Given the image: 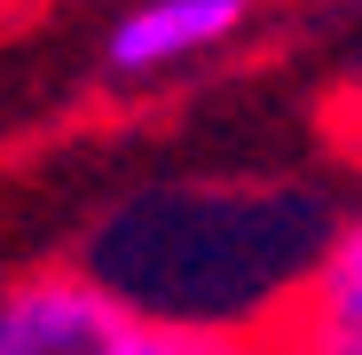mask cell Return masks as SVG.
Instances as JSON below:
<instances>
[{
	"label": "cell",
	"instance_id": "cell-1",
	"mask_svg": "<svg viewBox=\"0 0 362 355\" xmlns=\"http://www.w3.org/2000/svg\"><path fill=\"white\" fill-rule=\"evenodd\" d=\"M0 355H245L236 332L181 324L127 300L95 269H24L0 276Z\"/></svg>",
	"mask_w": 362,
	"mask_h": 355
},
{
	"label": "cell",
	"instance_id": "cell-2",
	"mask_svg": "<svg viewBox=\"0 0 362 355\" xmlns=\"http://www.w3.org/2000/svg\"><path fill=\"white\" fill-rule=\"evenodd\" d=\"M245 24H252V0H134L103 32V72L127 87L173 79V72L205 64V55H221Z\"/></svg>",
	"mask_w": 362,
	"mask_h": 355
},
{
	"label": "cell",
	"instance_id": "cell-3",
	"mask_svg": "<svg viewBox=\"0 0 362 355\" xmlns=\"http://www.w3.org/2000/svg\"><path fill=\"white\" fill-rule=\"evenodd\" d=\"M276 332L299 339L308 355H362V213L323 229L308 276L276 308Z\"/></svg>",
	"mask_w": 362,
	"mask_h": 355
},
{
	"label": "cell",
	"instance_id": "cell-4",
	"mask_svg": "<svg viewBox=\"0 0 362 355\" xmlns=\"http://www.w3.org/2000/svg\"><path fill=\"white\" fill-rule=\"evenodd\" d=\"M323 135L339 142V158H354V166H362V72L323 103Z\"/></svg>",
	"mask_w": 362,
	"mask_h": 355
},
{
	"label": "cell",
	"instance_id": "cell-5",
	"mask_svg": "<svg viewBox=\"0 0 362 355\" xmlns=\"http://www.w3.org/2000/svg\"><path fill=\"white\" fill-rule=\"evenodd\" d=\"M245 355H308V347H299V339H284V332L268 324V332H252V339H245Z\"/></svg>",
	"mask_w": 362,
	"mask_h": 355
}]
</instances>
